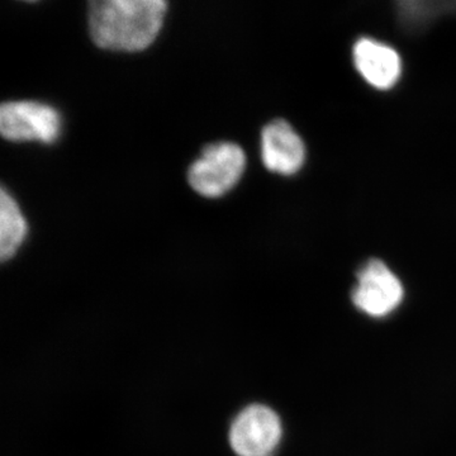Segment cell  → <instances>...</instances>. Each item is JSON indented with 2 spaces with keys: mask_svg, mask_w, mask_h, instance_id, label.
I'll return each mask as SVG.
<instances>
[{
  "mask_svg": "<svg viewBox=\"0 0 456 456\" xmlns=\"http://www.w3.org/2000/svg\"><path fill=\"white\" fill-rule=\"evenodd\" d=\"M27 235V224L13 197L5 189L0 191V257L14 256Z\"/></svg>",
  "mask_w": 456,
  "mask_h": 456,
  "instance_id": "8",
  "label": "cell"
},
{
  "mask_svg": "<svg viewBox=\"0 0 456 456\" xmlns=\"http://www.w3.org/2000/svg\"><path fill=\"white\" fill-rule=\"evenodd\" d=\"M0 132L5 140L55 142L61 134V117L40 102H5L0 107Z\"/></svg>",
  "mask_w": 456,
  "mask_h": 456,
  "instance_id": "5",
  "label": "cell"
},
{
  "mask_svg": "<svg viewBox=\"0 0 456 456\" xmlns=\"http://www.w3.org/2000/svg\"><path fill=\"white\" fill-rule=\"evenodd\" d=\"M261 158L273 173L293 175L305 164V143L289 123L277 119L261 132Z\"/></svg>",
  "mask_w": 456,
  "mask_h": 456,
  "instance_id": "6",
  "label": "cell"
},
{
  "mask_svg": "<svg viewBox=\"0 0 456 456\" xmlns=\"http://www.w3.org/2000/svg\"><path fill=\"white\" fill-rule=\"evenodd\" d=\"M245 167L241 147L232 142L211 143L189 167L188 183L200 196L222 197L240 182Z\"/></svg>",
  "mask_w": 456,
  "mask_h": 456,
  "instance_id": "2",
  "label": "cell"
},
{
  "mask_svg": "<svg viewBox=\"0 0 456 456\" xmlns=\"http://www.w3.org/2000/svg\"><path fill=\"white\" fill-rule=\"evenodd\" d=\"M167 9L164 0H93L88 8L90 36L101 49L145 50L158 37Z\"/></svg>",
  "mask_w": 456,
  "mask_h": 456,
  "instance_id": "1",
  "label": "cell"
},
{
  "mask_svg": "<svg viewBox=\"0 0 456 456\" xmlns=\"http://www.w3.org/2000/svg\"><path fill=\"white\" fill-rule=\"evenodd\" d=\"M283 434V422L273 408L251 404L231 426V448L239 456H274Z\"/></svg>",
  "mask_w": 456,
  "mask_h": 456,
  "instance_id": "4",
  "label": "cell"
},
{
  "mask_svg": "<svg viewBox=\"0 0 456 456\" xmlns=\"http://www.w3.org/2000/svg\"><path fill=\"white\" fill-rule=\"evenodd\" d=\"M403 301V284L382 260H369L356 273L351 302L360 314L383 320L392 316Z\"/></svg>",
  "mask_w": 456,
  "mask_h": 456,
  "instance_id": "3",
  "label": "cell"
},
{
  "mask_svg": "<svg viewBox=\"0 0 456 456\" xmlns=\"http://www.w3.org/2000/svg\"><path fill=\"white\" fill-rule=\"evenodd\" d=\"M354 61L362 77L378 89H389L401 75V59L392 47L362 38L354 47Z\"/></svg>",
  "mask_w": 456,
  "mask_h": 456,
  "instance_id": "7",
  "label": "cell"
}]
</instances>
